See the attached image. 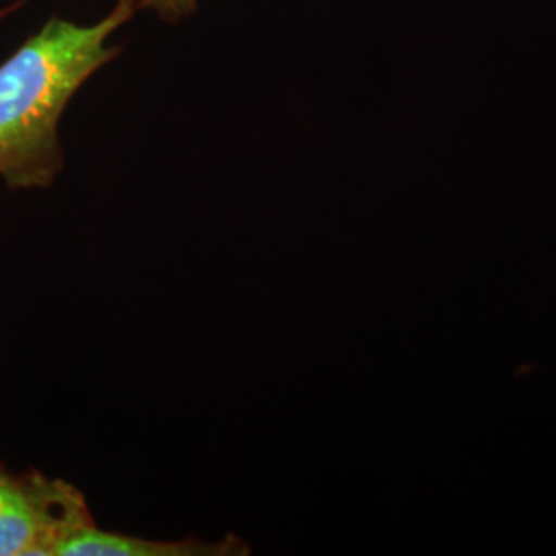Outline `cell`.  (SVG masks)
<instances>
[{"label": "cell", "mask_w": 556, "mask_h": 556, "mask_svg": "<svg viewBox=\"0 0 556 556\" xmlns=\"http://www.w3.org/2000/svg\"><path fill=\"white\" fill-rule=\"evenodd\" d=\"M118 0L91 25L50 17L0 64V179L43 190L64 169L60 119L80 87L122 54L112 36L139 13Z\"/></svg>", "instance_id": "6da1fadb"}, {"label": "cell", "mask_w": 556, "mask_h": 556, "mask_svg": "<svg viewBox=\"0 0 556 556\" xmlns=\"http://www.w3.org/2000/svg\"><path fill=\"white\" fill-rule=\"evenodd\" d=\"M0 556H48L29 475L13 477L0 466Z\"/></svg>", "instance_id": "3957f363"}, {"label": "cell", "mask_w": 556, "mask_h": 556, "mask_svg": "<svg viewBox=\"0 0 556 556\" xmlns=\"http://www.w3.org/2000/svg\"><path fill=\"white\" fill-rule=\"evenodd\" d=\"M23 4H25V0H13V2H9V4L0 7V21H4L7 17H11L15 11H20Z\"/></svg>", "instance_id": "5b68a950"}, {"label": "cell", "mask_w": 556, "mask_h": 556, "mask_svg": "<svg viewBox=\"0 0 556 556\" xmlns=\"http://www.w3.org/2000/svg\"><path fill=\"white\" fill-rule=\"evenodd\" d=\"M245 548L236 536H227L223 542H202L199 538L172 542L105 532L89 523L66 538L56 556H229L248 555Z\"/></svg>", "instance_id": "7a4b0ae2"}, {"label": "cell", "mask_w": 556, "mask_h": 556, "mask_svg": "<svg viewBox=\"0 0 556 556\" xmlns=\"http://www.w3.org/2000/svg\"><path fill=\"white\" fill-rule=\"evenodd\" d=\"M202 2L204 0H137L140 11H151L167 23H179L192 17Z\"/></svg>", "instance_id": "277c9868"}]
</instances>
